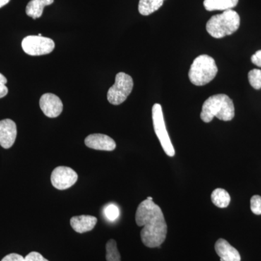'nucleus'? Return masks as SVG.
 Instances as JSON below:
<instances>
[{"instance_id": "f257e3e1", "label": "nucleus", "mask_w": 261, "mask_h": 261, "mask_svg": "<svg viewBox=\"0 0 261 261\" xmlns=\"http://www.w3.org/2000/svg\"><path fill=\"white\" fill-rule=\"evenodd\" d=\"M137 226H143L140 236L146 247H160L166 240L168 227L161 207L153 201H142L135 216Z\"/></svg>"}, {"instance_id": "f03ea898", "label": "nucleus", "mask_w": 261, "mask_h": 261, "mask_svg": "<svg viewBox=\"0 0 261 261\" xmlns=\"http://www.w3.org/2000/svg\"><path fill=\"white\" fill-rule=\"evenodd\" d=\"M235 116L233 101L224 94H215L207 98L202 105L200 118L205 123H210L215 117L221 121H231Z\"/></svg>"}, {"instance_id": "7ed1b4c3", "label": "nucleus", "mask_w": 261, "mask_h": 261, "mask_svg": "<svg viewBox=\"0 0 261 261\" xmlns=\"http://www.w3.org/2000/svg\"><path fill=\"white\" fill-rule=\"evenodd\" d=\"M240 25V15L234 10H228L211 17L206 24V30L211 37L221 39L236 32Z\"/></svg>"}, {"instance_id": "20e7f679", "label": "nucleus", "mask_w": 261, "mask_h": 261, "mask_svg": "<svg viewBox=\"0 0 261 261\" xmlns=\"http://www.w3.org/2000/svg\"><path fill=\"white\" fill-rule=\"evenodd\" d=\"M218 67L212 57L201 55L194 60L189 71V78L194 85H206L214 80L218 73Z\"/></svg>"}, {"instance_id": "39448f33", "label": "nucleus", "mask_w": 261, "mask_h": 261, "mask_svg": "<svg viewBox=\"0 0 261 261\" xmlns=\"http://www.w3.org/2000/svg\"><path fill=\"white\" fill-rule=\"evenodd\" d=\"M134 87V81L132 76L126 73H118L116 75L115 84L108 90V102L113 106H119L126 101L132 93Z\"/></svg>"}, {"instance_id": "423d86ee", "label": "nucleus", "mask_w": 261, "mask_h": 261, "mask_svg": "<svg viewBox=\"0 0 261 261\" xmlns=\"http://www.w3.org/2000/svg\"><path fill=\"white\" fill-rule=\"evenodd\" d=\"M152 117L154 132L161 142L163 150L169 157H173L176 152L166 129L162 107L159 103H156L152 107Z\"/></svg>"}, {"instance_id": "0eeeda50", "label": "nucleus", "mask_w": 261, "mask_h": 261, "mask_svg": "<svg viewBox=\"0 0 261 261\" xmlns=\"http://www.w3.org/2000/svg\"><path fill=\"white\" fill-rule=\"evenodd\" d=\"M21 45L23 51L31 56H40L49 54L54 50L56 47L53 39L39 35L28 36L24 38Z\"/></svg>"}, {"instance_id": "6e6552de", "label": "nucleus", "mask_w": 261, "mask_h": 261, "mask_svg": "<svg viewBox=\"0 0 261 261\" xmlns=\"http://www.w3.org/2000/svg\"><path fill=\"white\" fill-rule=\"evenodd\" d=\"M78 174L74 170L66 166H58L51 174V183L57 190H65L76 183Z\"/></svg>"}, {"instance_id": "1a4fd4ad", "label": "nucleus", "mask_w": 261, "mask_h": 261, "mask_svg": "<svg viewBox=\"0 0 261 261\" xmlns=\"http://www.w3.org/2000/svg\"><path fill=\"white\" fill-rule=\"evenodd\" d=\"M39 106L43 113L48 118H57L63 112V102L61 99L54 94H43L39 100Z\"/></svg>"}, {"instance_id": "9d476101", "label": "nucleus", "mask_w": 261, "mask_h": 261, "mask_svg": "<svg viewBox=\"0 0 261 261\" xmlns=\"http://www.w3.org/2000/svg\"><path fill=\"white\" fill-rule=\"evenodd\" d=\"M85 145L89 148L97 150L113 151L116 148V143L109 136L102 134H92L86 137Z\"/></svg>"}, {"instance_id": "9b49d317", "label": "nucleus", "mask_w": 261, "mask_h": 261, "mask_svg": "<svg viewBox=\"0 0 261 261\" xmlns=\"http://www.w3.org/2000/svg\"><path fill=\"white\" fill-rule=\"evenodd\" d=\"M17 137V126L10 119L0 121V145L5 149H9L14 145Z\"/></svg>"}, {"instance_id": "f8f14e48", "label": "nucleus", "mask_w": 261, "mask_h": 261, "mask_svg": "<svg viewBox=\"0 0 261 261\" xmlns=\"http://www.w3.org/2000/svg\"><path fill=\"white\" fill-rule=\"evenodd\" d=\"M215 250L221 261H241L240 252L224 239H219L215 244Z\"/></svg>"}, {"instance_id": "ddd939ff", "label": "nucleus", "mask_w": 261, "mask_h": 261, "mask_svg": "<svg viewBox=\"0 0 261 261\" xmlns=\"http://www.w3.org/2000/svg\"><path fill=\"white\" fill-rule=\"evenodd\" d=\"M70 226L75 232L83 233L92 231L97 223V219L94 216L82 215L73 216L70 219Z\"/></svg>"}, {"instance_id": "4468645a", "label": "nucleus", "mask_w": 261, "mask_h": 261, "mask_svg": "<svg viewBox=\"0 0 261 261\" xmlns=\"http://www.w3.org/2000/svg\"><path fill=\"white\" fill-rule=\"evenodd\" d=\"M53 3L54 0H32L27 5L25 13L33 19L41 18L44 7L50 5Z\"/></svg>"}, {"instance_id": "2eb2a0df", "label": "nucleus", "mask_w": 261, "mask_h": 261, "mask_svg": "<svg viewBox=\"0 0 261 261\" xmlns=\"http://www.w3.org/2000/svg\"><path fill=\"white\" fill-rule=\"evenodd\" d=\"M239 0H205L203 5L207 11L232 10L238 5Z\"/></svg>"}, {"instance_id": "dca6fc26", "label": "nucleus", "mask_w": 261, "mask_h": 261, "mask_svg": "<svg viewBox=\"0 0 261 261\" xmlns=\"http://www.w3.org/2000/svg\"><path fill=\"white\" fill-rule=\"evenodd\" d=\"M211 200L216 207L220 208L227 207L231 202V197L224 189L218 188L211 194Z\"/></svg>"}, {"instance_id": "f3484780", "label": "nucleus", "mask_w": 261, "mask_h": 261, "mask_svg": "<svg viewBox=\"0 0 261 261\" xmlns=\"http://www.w3.org/2000/svg\"><path fill=\"white\" fill-rule=\"evenodd\" d=\"M164 0H140L138 10L141 15L152 14L163 6Z\"/></svg>"}, {"instance_id": "a211bd4d", "label": "nucleus", "mask_w": 261, "mask_h": 261, "mask_svg": "<svg viewBox=\"0 0 261 261\" xmlns=\"http://www.w3.org/2000/svg\"><path fill=\"white\" fill-rule=\"evenodd\" d=\"M106 260L121 261V255L118 252L117 243L114 240H110L106 244Z\"/></svg>"}, {"instance_id": "6ab92c4d", "label": "nucleus", "mask_w": 261, "mask_h": 261, "mask_svg": "<svg viewBox=\"0 0 261 261\" xmlns=\"http://www.w3.org/2000/svg\"><path fill=\"white\" fill-rule=\"evenodd\" d=\"M248 80L250 85H251L254 89H257V90L260 89L261 70L252 69L250 70L248 73Z\"/></svg>"}, {"instance_id": "aec40b11", "label": "nucleus", "mask_w": 261, "mask_h": 261, "mask_svg": "<svg viewBox=\"0 0 261 261\" xmlns=\"http://www.w3.org/2000/svg\"><path fill=\"white\" fill-rule=\"evenodd\" d=\"M105 215L109 221H113L119 216V209L114 204H109L105 208Z\"/></svg>"}, {"instance_id": "412c9836", "label": "nucleus", "mask_w": 261, "mask_h": 261, "mask_svg": "<svg viewBox=\"0 0 261 261\" xmlns=\"http://www.w3.org/2000/svg\"><path fill=\"white\" fill-rule=\"evenodd\" d=\"M250 209L254 214L261 215V197L259 195H254L250 200Z\"/></svg>"}, {"instance_id": "4be33fe9", "label": "nucleus", "mask_w": 261, "mask_h": 261, "mask_svg": "<svg viewBox=\"0 0 261 261\" xmlns=\"http://www.w3.org/2000/svg\"><path fill=\"white\" fill-rule=\"evenodd\" d=\"M25 261H49L42 256L39 252H31L25 257Z\"/></svg>"}, {"instance_id": "5701e85b", "label": "nucleus", "mask_w": 261, "mask_h": 261, "mask_svg": "<svg viewBox=\"0 0 261 261\" xmlns=\"http://www.w3.org/2000/svg\"><path fill=\"white\" fill-rule=\"evenodd\" d=\"M1 261H25V258L19 254L10 253L3 257Z\"/></svg>"}, {"instance_id": "b1692460", "label": "nucleus", "mask_w": 261, "mask_h": 261, "mask_svg": "<svg viewBox=\"0 0 261 261\" xmlns=\"http://www.w3.org/2000/svg\"><path fill=\"white\" fill-rule=\"evenodd\" d=\"M251 61L254 65L261 67V50L257 51L251 57Z\"/></svg>"}, {"instance_id": "393cba45", "label": "nucleus", "mask_w": 261, "mask_h": 261, "mask_svg": "<svg viewBox=\"0 0 261 261\" xmlns=\"http://www.w3.org/2000/svg\"><path fill=\"white\" fill-rule=\"evenodd\" d=\"M8 93V89L4 84H0V98L5 97Z\"/></svg>"}, {"instance_id": "a878e982", "label": "nucleus", "mask_w": 261, "mask_h": 261, "mask_svg": "<svg viewBox=\"0 0 261 261\" xmlns=\"http://www.w3.org/2000/svg\"><path fill=\"white\" fill-rule=\"evenodd\" d=\"M7 82H8V80H7L6 77L0 73V84H6Z\"/></svg>"}, {"instance_id": "bb28decb", "label": "nucleus", "mask_w": 261, "mask_h": 261, "mask_svg": "<svg viewBox=\"0 0 261 261\" xmlns=\"http://www.w3.org/2000/svg\"><path fill=\"white\" fill-rule=\"evenodd\" d=\"M10 0H0V8L5 6L10 3Z\"/></svg>"}]
</instances>
